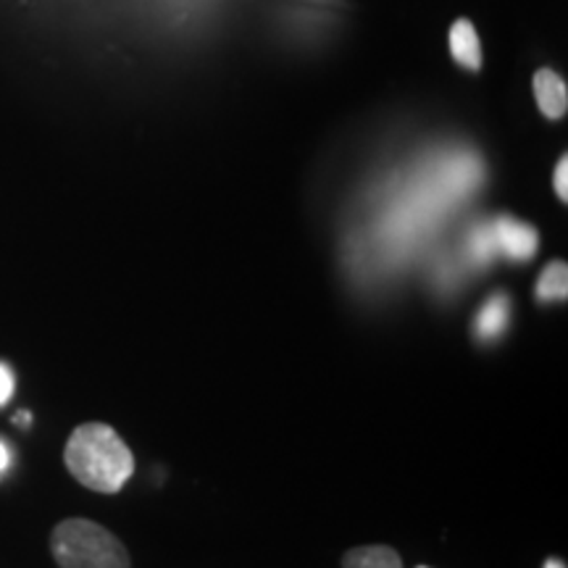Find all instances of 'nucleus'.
Masks as SVG:
<instances>
[{"label":"nucleus","instance_id":"4468645a","mask_svg":"<svg viewBox=\"0 0 568 568\" xmlns=\"http://www.w3.org/2000/svg\"><path fill=\"white\" fill-rule=\"evenodd\" d=\"M418 568H429V566H418Z\"/></svg>","mask_w":568,"mask_h":568},{"label":"nucleus","instance_id":"20e7f679","mask_svg":"<svg viewBox=\"0 0 568 568\" xmlns=\"http://www.w3.org/2000/svg\"><path fill=\"white\" fill-rule=\"evenodd\" d=\"M531 88H535L537 105L545 116L552 119V122H558V119L566 116L568 90H566L564 77H558L552 69H539L535 74V82H531Z\"/></svg>","mask_w":568,"mask_h":568},{"label":"nucleus","instance_id":"0eeeda50","mask_svg":"<svg viewBox=\"0 0 568 568\" xmlns=\"http://www.w3.org/2000/svg\"><path fill=\"white\" fill-rule=\"evenodd\" d=\"M510 318V303L506 295H493L485 303V308L479 311L477 322H474V332H477L479 339H495L503 329L508 326Z\"/></svg>","mask_w":568,"mask_h":568},{"label":"nucleus","instance_id":"ddd939ff","mask_svg":"<svg viewBox=\"0 0 568 568\" xmlns=\"http://www.w3.org/2000/svg\"><path fill=\"white\" fill-rule=\"evenodd\" d=\"M17 422H19V424H30L32 418H30V414H19V416H17Z\"/></svg>","mask_w":568,"mask_h":568},{"label":"nucleus","instance_id":"7ed1b4c3","mask_svg":"<svg viewBox=\"0 0 568 568\" xmlns=\"http://www.w3.org/2000/svg\"><path fill=\"white\" fill-rule=\"evenodd\" d=\"M489 230H493L495 247H503L510 258L529 261L531 255L537 253L539 234L531 230L529 224L516 222V219H510V216H500L489 224Z\"/></svg>","mask_w":568,"mask_h":568},{"label":"nucleus","instance_id":"39448f33","mask_svg":"<svg viewBox=\"0 0 568 568\" xmlns=\"http://www.w3.org/2000/svg\"><path fill=\"white\" fill-rule=\"evenodd\" d=\"M450 53L460 67L468 71H479L481 67V45L479 34L468 19L453 21L450 27Z\"/></svg>","mask_w":568,"mask_h":568},{"label":"nucleus","instance_id":"f257e3e1","mask_svg":"<svg viewBox=\"0 0 568 568\" xmlns=\"http://www.w3.org/2000/svg\"><path fill=\"white\" fill-rule=\"evenodd\" d=\"M69 474L92 493L113 495L134 474V456L116 429L101 422L80 424L63 447Z\"/></svg>","mask_w":568,"mask_h":568},{"label":"nucleus","instance_id":"9b49d317","mask_svg":"<svg viewBox=\"0 0 568 568\" xmlns=\"http://www.w3.org/2000/svg\"><path fill=\"white\" fill-rule=\"evenodd\" d=\"M9 464H11V453H9V445H6V443H0V474H3L6 468H9Z\"/></svg>","mask_w":568,"mask_h":568},{"label":"nucleus","instance_id":"1a4fd4ad","mask_svg":"<svg viewBox=\"0 0 568 568\" xmlns=\"http://www.w3.org/2000/svg\"><path fill=\"white\" fill-rule=\"evenodd\" d=\"M552 187H556L560 203H568V155H560L556 174H552Z\"/></svg>","mask_w":568,"mask_h":568},{"label":"nucleus","instance_id":"f8f14e48","mask_svg":"<svg viewBox=\"0 0 568 568\" xmlns=\"http://www.w3.org/2000/svg\"><path fill=\"white\" fill-rule=\"evenodd\" d=\"M545 568H566V564H564V560H558V558H548Z\"/></svg>","mask_w":568,"mask_h":568},{"label":"nucleus","instance_id":"f03ea898","mask_svg":"<svg viewBox=\"0 0 568 568\" xmlns=\"http://www.w3.org/2000/svg\"><path fill=\"white\" fill-rule=\"evenodd\" d=\"M59 568H132L130 552L113 531L90 518H67L51 535Z\"/></svg>","mask_w":568,"mask_h":568},{"label":"nucleus","instance_id":"423d86ee","mask_svg":"<svg viewBox=\"0 0 568 568\" xmlns=\"http://www.w3.org/2000/svg\"><path fill=\"white\" fill-rule=\"evenodd\" d=\"M343 568H406L400 552L387 545H364L353 548L343 556Z\"/></svg>","mask_w":568,"mask_h":568},{"label":"nucleus","instance_id":"6e6552de","mask_svg":"<svg viewBox=\"0 0 568 568\" xmlns=\"http://www.w3.org/2000/svg\"><path fill=\"white\" fill-rule=\"evenodd\" d=\"M535 295L545 303L566 301V295H568V266L564 264V261H552V264L542 268V274H539V282L535 287Z\"/></svg>","mask_w":568,"mask_h":568},{"label":"nucleus","instance_id":"9d476101","mask_svg":"<svg viewBox=\"0 0 568 568\" xmlns=\"http://www.w3.org/2000/svg\"><path fill=\"white\" fill-rule=\"evenodd\" d=\"M11 395H13V374L9 366L0 364V406H6V403L11 400Z\"/></svg>","mask_w":568,"mask_h":568}]
</instances>
